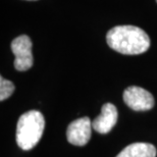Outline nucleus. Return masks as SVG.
Segmentation results:
<instances>
[{
  "label": "nucleus",
  "mask_w": 157,
  "mask_h": 157,
  "mask_svg": "<svg viewBox=\"0 0 157 157\" xmlns=\"http://www.w3.org/2000/svg\"><path fill=\"white\" fill-rule=\"evenodd\" d=\"M108 46L114 51L125 55H137L146 52L150 39L145 31L135 26H117L106 35Z\"/></svg>",
  "instance_id": "1"
},
{
  "label": "nucleus",
  "mask_w": 157,
  "mask_h": 157,
  "mask_svg": "<svg viewBox=\"0 0 157 157\" xmlns=\"http://www.w3.org/2000/svg\"><path fill=\"white\" fill-rule=\"evenodd\" d=\"M45 128V119L38 110L28 111L18 118L17 143L23 150H31L39 143Z\"/></svg>",
  "instance_id": "2"
},
{
  "label": "nucleus",
  "mask_w": 157,
  "mask_h": 157,
  "mask_svg": "<svg viewBox=\"0 0 157 157\" xmlns=\"http://www.w3.org/2000/svg\"><path fill=\"white\" fill-rule=\"evenodd\" d=\"M11 50L15 56L14 67L18 71H26L33 65L32 41L27 35L18 36L11 42Z\"/></svg>",
  "instance_id": "3"
},
{
  "label": "nucleus",
  "mask_w": 157,
  "mask_h": 157,
  "mask_svg": "<svg viewBox=\"0 0 157 157\" xmlns=\"http://www.w3.org/2000/svg\"><path fill=\"white\" fill-rule=\"evenodd\" d=\"M124 101L135 111L150 110L154 106V98L152 94L137 86H131L124 90Z\"/></svg>",
  "instance_id": "4"
},
{
  "label": "nucleus",
  "mask_w": 157,
  "mask_h": 157,
  "mask_svg": "<svg viewBox=\"0 0 157 157\" xmlns=\"http://www.w3.org/2000/svg\"><path fill=\"white\" fill-rule=\"evenodd\" d=\"M91 128L92 122L88 117L76 119L67 127V141L76 146L86 145L91 138Z\"/></svg>",
  "instance_id": "5"
},
{
  "label": "nucleus",
  "mask_w": 157,
  "mask_h": 157,
  "mask_svg": "<svg viewBox=\"0 0 157 157\" xmlns=\"http://www.w3.org/2000/svg\"><path fill=\"white\" fill-rule=\"evenodd\" d=\"M117 107L112 103H105L101 108V113L93 121L92 128L100 134H107L117 124Z\"/></svg>",
  "instance_id": "6"
},
{
  "label": "nucleus",
  "mask_w": 157,
  "mask_h": 157,
  "mask_svg": "<svg viewBox=\"0 0 157 157\" xmlns=\"http://www.w3.org/2000/svg\"><path fill=\"white\" fill-rule=\"evenodd\" d=\"M156 148L149 143H134L127 146L117 157H156Z\"/></svg>",
  "instance_id": "7"
},
{
  "label": "nucleus",
  "mask_w": 157,
  "mask_h": 157,
  "mask_svg": "<svg viewBox=\"0 0 157 157\" xmlns=\"http://www.w3.org/2000/svg\"><path fill=\"white\" fill-rule=\"evenodd\" d=\"M14 91V85L12 82L6 80L3 77L0 78V100L4 101L12 95Z\"/></svg>",
  "instance_id": "8"
},
{
  "label": "nucleus",
  "mask_w": 157,
  "mask_h": 157,
  "mask_svg": "<svg viewBox=\"0 0 157 157\" xmlns=\"http://www.w3.org/2000/svg\"><path fill=\"white\" fill-rule=\"evenodd\" d=\"M28 1H36V0H28Z\"/></svg>",
  "instance_id": "9"
},
{
  "label": "nucleus",
  "mask_w": 157,
  "mask_h": 157,
  "mask_svg": "<svg viewBox=\"0 0 157 157\" xmlns=\"http://www.w3.org/2000/svg\"><path fill=\"white\" fill-rule=\"evenodd\" d=\"M156 2H157V0H156Z\"/></svg>",
  "instance_id": "10"
}]
</instances>
